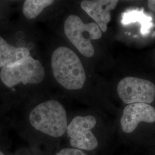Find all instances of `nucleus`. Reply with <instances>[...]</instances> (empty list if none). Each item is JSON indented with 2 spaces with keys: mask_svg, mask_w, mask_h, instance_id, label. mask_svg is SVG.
Listing matches in <instances>:
<instances>
[{
  "mask_svg": "<svg viewBox=\"0 0 155 155\" xmlns=\"http://www.w3.org/2000/svg\"><path fill=\"white\" fill-rule=\"evenodd\" d=\"M152 18L146 15L144 9L141 10H129L123 13L122 15L121 23L127 25L133 22H140L141 25V33L145 35L150 33V29L152 27Z\"/></svg>",
  "mask_w": 155,
  "mask_h": 155,
  "instance_id": "nucleus-11",
  "label": "nucleus"
},
{
  "mask_svg": "<svg viewBox=\"0 0 155 155\" xmlns=\"http://www.w3.org/2000/svg\"><path fill=\"white\" fill-rule=\"evenodd\" d=\"M148 6L150 11L155 12V0L148 1Z\"/></svg>",
  "mask_w": 155,
  "mask_h": 155,
  "instance_id": "nucleus-13",
  "label": "nucleus"
},
{
  "mask_svg": "<svg viewBox=\"0 0 155 155\" xmlns=\"http://www.w3.org/2000/svg\"><path fill=\"white\" fill-rule=\"evenodd\" d=\"M117 93L126 104L152 103L155 98V85L148 80L133 77L121 79L117 85Z\"/></svg>",
  "mask_w": 155,
  "mask_h": 155,
  "instance_id": "nucleus-6",
  "label": "nucleus"
},
{
  "mask_svg": "<svg viewBox=\"0 0 155 155\" xmlns=\"http://www.w3.org/2000/svg\"><path fill=\"white\" fill-rule=\"evenodd\" d=\"M141 122H155V109L150 104L137 103L127 105L124 109L121 126L124 132L130 133Z\"/></svg>",
  "mask_w": 155,
  "mask_h": 155,
  "instance_id": "nucleus-8",
  "label": "nucleus"
},
{
  "mask_svg": "<svg viewBox=\"0 0 155 155\" xmlns=\"http://www.w3.org/2000/svg\"><path fill=\"white\" fill-rule=\"evenodd\" d=\"M56 155H88L83 150L76 148H64L61 150Z\"/></svg>",
  "mask_w": 155,
  "mask_h": 155,
  "instance_id": "nucleus-12",
  "label": "nucleus"
},
{
  "mask_svg": "<svg viewBox=\"0 0 155 155\" xmlns=\"http://www.w3.org/2000/svg\"><path fill=\"white\" fill-rule=\"evenodd\" d=\"M63 29L66 37L81 54L87 58L94 55V47L91 41L100 39L102 35L96 23L85 24L77 15H71L66 18Z\"/></svg>",
  "mask_w": 155,
  "mask_h": 155,
  "instance_id": "nucleus-5",
  "label": "nucleus"
},
{
  "mask_svg": "<svg viewBox=\"0 0 155 155\" xmlns=\"http://www.w3.org/2000/svg\"><path fill=\"white\" fill-rule=\"evenodd\" d=\"M0 16H1V12H0Z\"/></svg>",
  "mask_w": 155,
  "mask_h": 155,
  "instance_id": "nucleus-15",
  "label": "nucleus"
},
{
  "mask_svg": "<svg viewBox=\"0 0 155 155\" xmlns=\"http://www.w3.org/2000/svg\"><path fill=\"white\" fill-rule=\"evenodd\" d=\"M51 68L56 81L63 88L79 90L86 81L83 64L77 55L65 46L55 48L51 56Z\"/></svg>",
  "mask_w": 155,
  "mask_h": 155,
  "instance_id": "nucleus-3",
  "label": "nucleus"
},
{
  "mask_svg": "<svg viewBox=\"0 0 155 155\" xmlns=\"http://www.w3.org/2000/svg\"><path fill=\"white\" fill-rule=\"evenodd\" d=\"M32 25L25 21H0V68L29 56L36 58Z\"/></svg>",
  "mask_w": 155,
  "mask_h": 155,
  "instance_id": "nucleus-2",
  "label": "nucleus"
},
{
  "mask_svg": "<svg viewBox=\"0 0 155 155\" xmlns=\"http://www.w3.org/2000/svg\"><path fill=\"white\" fill-rule=\"evenodd\" d=\"M45 67L39 59L29 56L0 68V92L11 95H33L45 81Z\"/></svg>",
  "mask_w": 155,
  "mask_h": 155,
  "instance_id": "nucleus-1",
  "label": "nucleus"
},
{
  "mask_svg": "<svg viewBox=\"0 0 155 155\" xmlns=\"http://www.w3.org/2000/svg\"><path fill=\"white\" fill-rule=\"evenodd\" d=\"M0 155H5V154L0 150Z\"/></svg>",
  "mask_w": 155,
  "mask_h": 155,
  "instance_id": "nucleus-14",
  "label": "nucleus"
},
{
  "mask_svg": "<svg viewBox=\"0 0 155 155\" xmlns=\"http://www.w3.org/2000/svg\"><path fill=\"white\" fill-rule=\"evenodd\" d=\"M118 2L116 0H84L81 2V7L105 32L110 21V11L116 8Z\"/></svg>",
  "mask_w": 155,
  "mask_h": 155,
  "instance_id": "nucleus-9",
  "label": "nucleus"
},
{
  "mask_svg": "<svg viewBox=\"0 0 155 155\" xmlns=\"http://www.w3.org/2000/svg\"><path fill=\"white\" fill-rule=\"evenodd\" d=\"M28 121L35 130L53 137L62 136L68 127L66 109L55 100H46L33 107Z\"/></svg>",
  "mask_w": 155,
  "mask_h": 155,
  "instance_id": "nucleus-4",
  "label": "nucleus"
},
{
  "mask_svg": "<svg viewBox=\"0 0 155 155\" xmlns=\"http://www.w3.org/2000/svg\"><path fill=\"white\" fill-rule=\"evenodd\" d=\"M96 124V118L93 116L75 117L67 128L71 145L78 150H91L95 149L98 142L91 130Z\"/></svg>",
  "mask_w": 155,
  "mask_h": 155,
  "instance_id": "nucleus-7",
  "label": "nucleus"
},
{
  "mask_svg": "<svg viewBox=\"0 0 155 155\" xmlns=\"http://www.w3.org/2000/svg\"><path fill=\"white\" fill-rule=\"evenodd\" d=\"M55 2L53 0H25L21 5L22 20L32 24L46 8Z\"/></svg>",
  "mask_w": 155,
  "mask_h": 155,
  "instance_id": "nucleus-10",
  "label": "nucleus"
}]
</instances>
